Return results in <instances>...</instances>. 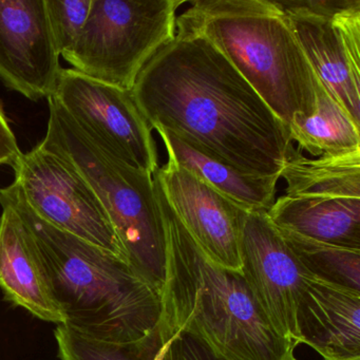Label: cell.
<instances>
[{"label": "cell", "instance_id": "6da1fadb", "mask_svg": "<svg viewBox=\"0 0 360 360\" xmlns=\"http://www.w3.org/2000/svg\"><path fill=\"white\" fill-rule=\"evenodd\" d=\"M131 94L151 129L248 176L280 178L292 149L290 130L203 35L176 28Z\"/></svg>", "mask_w": 360, "mask_h": 360}, {"label": "cell", "instance_id": "7a4b0ae2", "mask_svg": "<svg viewBox=\"0 0 360 360\" xmlns=\"http://www.w3.org/2000/svg\"><path fill=\"white\" fill-rule=\"evenodd\" d=\"M153 181L166 236L162 338L184 330L227 360H298L296 343L276 330L241 271L219 266L201 252Z\"/></svg>", "mask_w": 360, "mask_h": 360}, {"label": "cell", "instance_id": "3957f363", "mask_svg": "<svg viewBox=\"0 0 360 360\" xmlns=\"http://www.w3.org/2000/svg\"><path fill=\"white\" fill-rule=\"evenodd\" d=\"M30 233L63 326L90 338L125 343L148 336L161 319V294L127 261L39 218L15 183L0 189Z\"/></svg>", "mask_w": 360, "mask_h": 360}, {"label": "cell", "instance_id": "277c9868", "mask_svg": "<svg viewBox=\"0 0 360 360\" xmlns=\"http://www.w3.org/2000/svg\"><path fill=\"white\" fill-rule=\"evenodd\" d=\"M176 28L212 41L288 130L315 115L321 83L274 0L193 1Z\"/></svg>", "mask_w": 360, "mask_h": 360}, {"label": "cell", "instance_id": "5b68a950", "mask_svg": "<svg viewBox=\"0 0 360 360\" xmlns=\"http://www.w3.org/2000/svg\"><path fill=\"white\" fill-rule=\"evenodd\" d=\"M48 105L47 132L39 146L62 158L89 184L123 246L128 264L161 292L166 236L153 174L98 146L51 98Z\"/></svg>", "mask_w": 360, "mask_h": 360}, {"label": "cell", "instance_id": "8992f818", "mask_svg": "<svg viewBox=\"0 0 360 360\" xmlns=\"http://www.w3.org/2000/svg\"><path fill=\"white\" fill-rule=\"evenodd\" d=\"M182 0H92L85 27L63 54L73 70L130 90L147 63L176 37Z\"/></svg>", "mask_w": 360, "mask_h": 360}, {"label": "cell", "instance_id": "52a82bcc", "mask_svg": "<svg viewBox=\"0 0 360 360\" xmlns=\"http://www.w3.org/2000/svg\"><path fill=\"white\" fill-rule=\"evenodd\" d=\"M50 98L113 157L153 176L158 172L159 155L153 129L130 90L63 69Z\"/></svg>", "mask_w": 360, "mask_h": 360}, {"label": "cell", "instance_id": "ba28073f", "mask_svg": "<svg viewBox=\"0 0 360 360\" xmlns=\"http://www.w3.org/2000/svg\"><path fill=\"white\" fill-rule=\"evenodd\" d=\"M12 168L13 182L39 218L127 261L96 193L62 158L37 145Z\"/></svg>", "mask_w": 360, "mask_h": 360}, {"label": "cell", "instance_id": "9c48e42d", "mask_svg": "<svg viewBox=\"0 0 360 360\" xmlns=\"http://www.w3.org/2000/svg\"><path fill=\"white\" fill-rule=\"evenodd\" d=\"M239 250L241 273L257 302L276 330L298 345L297 304L309 274L266 212H244Z\"/></svg>", "mask_w": 360, "mask_h": 360}, {"label": "cell", "instance_id": "30bf717a", "mask_svg": "<svg viewBox=\"0 0 360 360\" xmlns=\"http://www.w3.org/2000/svg\"><path fill=\"white\" fill-rule=\"evenodd\" d=\"M46 0H0V79L37 102L56 91L63 68Z\"/></svg>", "mask_w": 360, "mask_h": 360}, {"label": "cell", "instance_id": "8fae6325", "mask_svg": "<svg viewBox=\"0 0 360 360\" xmlns=\"http://www.w3.org/2000/svg\"><path fill=\"white\" fill-rule=\"evenodd\" d=\"M153 178L201 252L219 266L241 271L240 227L245 210L172 160Z\"/></svg>", "mask_w": 360, "mask_h": 360}, {"label": "cell", "instance_id": "7c38bea8", "mask_svg": "<svg viewBox=\"0 0 360 360\" xmlns=\"http://www.w3.org/2000/svg\"><path fill=\"white\" fill-rule=\"evenodd\" d=\"M285 16L324 89L360 126V8L334 22Z\"/></svg>", "mask_w": 360, "mask_h": 360}, {"label": "cell", "instance_id": "4fadbf2b", "mask_svg": "<svg viewBox=\"0 0 360 360\" xmlns=\"http://www.w3.org/2000/svg\"><path fill=\"white\" fill-rule=\"evenodd\" d=\"M298 343L324 360L360 358V292L307 276L296 309Z\"/></svg>", "mask_w": 360, "mask_h": 360}, {"label": "cell", "instance_id": "5bb4252c", "mask_svg": "<svg viewBox=\"0 0 360 360\" xmlns=\"http://www.w3.org/2000/svg\"><path fill=\"white\" fill-rule=\"evenodd\" d=\"M0 206V288L7 300L39 319L64 324L30 233L11 206Z\"/></svg>", "mask_w": 360, "mask_h": 360}, {"label": "cell", "instance_id": "9a60e30c", "mask_svg": "<svg viewBox=\"0 0 360 360\" xmlns=\"http://www.w3.org/2000/svg\"><path fill=\"white\" fill-rule=\"evenodd\" d=\"M278 229L360 250V199L282 195L266 212Z\"/></svg>", "mask_w": 360, "mask_h": 360}, {"label": "cell", "instance_id": "2e32d148", "mask_svg": "<svg viewBox=\"0 0 360 360\" xmlns=\"http://www.w3.org/2000/svg\"><path fill=\"white\" fill-rule=\"evenodd\" d=\"M155 129L165 145L168 159L197 176L241 210L266 212L275 203L280 178L248 176L195 150L163 128Z\"/></svg>", "mask_w": 360, "mask_h": 360}, {"label": "cell", "instance_id": "e0dca14e", "mask_svg": "<svg viewBox=\"0 0 360 360\" xmlns=\"http://www.w3.org/2000/svg\"><path fill=\"white\" fill-rule=\"evenodd\" d=\"M280 178L288 197L360 199V150L313 159L292 147Z\"/></svg>", "mask_w": 360, "mask_h": 360}, {"label": "cell", "instance_id": "ac0fdd59", "mask_svg": "<svg viewBox=\"0 0 360 360\" xmlns=\"http://www.w3.org/2000/svg\"><path fill=\"white\" fill-rule=\"evenodd\" d=\"M359 128L322 86L315 115L295 121L290 126V136L300 153L307 151L315 158L342 155L360 150Z\"/></svg>", "mask_w": 360, "mask_h": 360}, {"label": "cell", "instance_id": "d6986e66", "mask_svg": "<svg viewBox=\"0 0 360 360\" xmlns=\"http://www.w3.org/2000/svg\"><path fill=\"white\" fill-rule=\"evenodd\" d=\"M60 360H172L169 340L158 328L148 336L132 342H106L90 338L58 324L56 330Z\"/></svg>", "mask_w": 360, "mask_h": 360}, {"label": "cell", "instance_id": "ffe728a7", "mask_svg": "<svg viewBox=\"0 0 360 360\" xmlns=\"http://www.w3.org/2000/svg\"><path fill=\"white\" fill-rule=\"evenodd\" d=\"M311 277L360 292V250L339 248L278 229Z\"/></svg>", "mask_w": 360, "mask_h": 360}, {"label": "cell", "instance_id": "44dd1931", "mask_svg": "<svg viewBox=\"0 0 360 360\" xmlns=\"http://www.w3.org/2000/svg\"><path fill=\"white\" fill-rule=\"evenodd\" d=\"M92 0H46L50 28L60 56L79 39L87 22Z\"/></svg>", "mask_w": 360, "mask_h": 360}, {"label": "cell", "instance_id": "7402d4cb", "mask_svg": "<svg viewBox=\"0 0 360 360\" xmlns=\"http://www.w3.org/2000/svg\"><path fill=\"white\" fill-rule=\"evenodd\" d=\"M274 3L286 15L309 16L330 22L360 8V0H274Z\"/></svg>", "mask_w": 360, "mask_h": 360}, {"label": "cell", "instance_id": "603a6c76", "mask_svg": "<svg viewBox=\"0 0 360 360\" xmlns=\"http://www.w3.org/2000/svg\"><path fill=\"white\" fill-rule=\"evenodd\" d=\"M172 360H227L191 333L179 330L169 339Z\"/></svg>", "mask_w": 360, "mask_h": 360}, {"label": "cell", "instance_id": "cb8c5ba5", "mask_svg": "<svg viewBox=\"0 0 360 360\" xmlns=\"http://www.w3.org/2000/svg\"><path fill=\"white\" fill-rule=\"evenodd\" d=\"M22 155L15 134L12 131L3 106L0 104V165H10L12 167Z\"/></svg>", "mask_w": 360, "mask_h": 360}]
</instances>
